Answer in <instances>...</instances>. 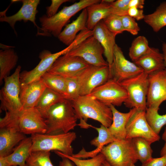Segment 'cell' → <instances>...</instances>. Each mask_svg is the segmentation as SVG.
Wrapping results in <instances>:
<instances>
[{"instance_id": "6da1fadb", "label": "cell", "mask_w": 166, "mask_h": 166, "mask_svg": "<svg viewBox=\"0 0 166 166\" xmlns=\"http://www.w3.org/2000/svg\"><path fill=\"white\" fill-rule=\"evenodd\" d=\"M80 122L78 125L81 128H89L87 121L89 118L100 123L109 128L113 121L112 111L109 106L95 98L88 96H80L71 101Z\"/></svg>"}, {"instance_id": "7a4b0ae2", "label": "cell", "mask_w": 166, "mask_h": 166, "mask_svg": "<svg viewBox=\"0 0 166 166\" xmlns=\"http://www.w3.org/2000/svg\"><path fill=\"white\" fill-rule=\"evenodd\" d=\"M46 134L65 133L74 129L78 119L70 101L64 99L49 109L44 118Z\"/></svg>"}, {"instance_id": "3957f363", "label": "cell", "mask_w": 166, "mask_h": 166, "mask_svg": "<svg viewBox=\"0 0 166 166\" xmlns=\"http://www.w3.org/2000/svg\"><path fill=\"white\" fill-rule=\"evenodd\" d=\"M21 69L18 65L11 75L4 79V86L0 91L1 109L10 118L17 117L24 109L20 98Z\"/></svg>"}, {"instance_id": "277c9868", "label": "cell", "mask_w": 166, "mask_h": 166, "mask_svg": "<svg viewBox=\"0 0 166 166\" xmlns=\"http://www.w3.org/2000/svg\"><path fill=\"white\" fill-rule=\"evenodd\" d=\"M100 0H81L69 6H65L54 16L48 17L44 15L39 18L41 28L45 36L53 35L57 37L62 28L70 18L80 11Z\"/></svg>"}, {"instance_id": "5b68a950", "label": "cell", "mask_w": 166, "mask_h": 166, "mask_svg": "<svg viewBox=\"0 0 166 166\" xmlns=\"http://www.w3.org/2000/svg\"><path fill=\"white\" fill-rule=\"evenodd\" d=\"M31 137L32 141L31 152L54 151L67 155L73 154L71 144L77 137L74 132L54 135L35 134L31 135Z\"/></svg>"}, {"instance_id": "8992f818", "label": "cell", "mask_w": 166, "mask_h": 166, "mask_svg": "<svg viewBox=\"0 0 166 166\" xmlns=\"http://www.w3.org/2000/svg\"><path fill=\"white\" fill-rule=\"evenodd\" d=\"M100 153L111 166H131L138 160L132 139L117 140L104 147Z\"/></svg>"}, {"instance_id": "52a82bcc", "label": "cell", "mask_w": 166, "mask_h": 166, "mask_svg": "<svg viewBox=\"0 0 166 166\" xmlns=\"http://www.w3.org/2000/svg\"><path fill=\"white\" fill-rule=\"evenodd\" d=\"M120 83L127 93V98L124 103L125 106L146 111L148 88V75L143 72Z\"/></svg>"}, {"instance_id": "ba28073f", "label": "cell", "mask_w": 166, "mask_h": 166, "mask_svg": "<svg viewBox=\"0 0 166 166\" xmlns=\"http://www.w3.org/2000/svg\"><path fill=\"white\" fill-rule=\"evenodd\" d=\"M79 85L80 95L90 94L97 87L110 79L109 66H97L89 65L75 77Z\"/></svg>"}, {"instance_id": "9c48e42d", "label": "cell", "mask_w": 166, "mask_h": 166, "mask_svg": "<svg viewBox=\"0 0 166 166\" xmlns=\"http://www.w3.org/2000/svg\"><path fill=\"white\" fill-rule=\"evenodd\" d=\"M78 44L77 41L74 40L66 48L54 53H52L48 50H43L39 55L40 61L38 64L33 69L29 71L25 70L21 73V83L28 84L40 79L58 58L69 52Z\"/></svg>"}, {"instance_id": "30bf717a", "label": "cell", "mask_w": 166, "mask_h": 166, "mask_svg": "<svg viewBox=\"0 0 166 166\" xmlns=\"http://www.w3.org/2000/svg\"><path fill=\"white\" fill-rule=\"evenodd\" d=\"M104 52L101 44L92 36L66 54L80 57L91 65L99 67L109 66L102 56Z\"/></svg>"}, {"instance_id": "8fae6325", "label": "cell", "mask_w": 166, "mask_h": 166, "mask_svg": "<svg viewBox=\"0 0 166 166\" xmlns=\"http://www.w3.org/2000/svg\"><path fill=\"white\" fill-rule=\"evenodd\" d=\"M12 125L24 134H45L47 131L45 120L36 107L24 109Z\"/></svg>"}, {"instance_id": "7c38bea8", "label": "cell", "mask_w": 166, "mask_h": 166, "mask_svg": "<svg viewBox=\"0 0 166 166\" xmlns=\"http://www.w3.org/2000/svg\"><path fill=\"white\" fill-rule=\"evenodd\" d=\"M110 78L121 82L143 72V70L127 60L121 48L117 44L114 47L112 64L109 67Z\"/></svg>"}, {"instance_id": "4fadbf2b", "label": "cell", "mask_w": 166, "mask_h": 166, "mask_svg": "<svg viewBox=\"0 0 166 166\" xmlns=\"http://www.w3.org/2000/svg\"><path fill=\"white\" fill-rule=\"evenodd\" d=\"M126 138H143L151 144L159 140L160 137L152 129L147 120L146 111L136 109L126 126Z\"/></svg>"}, {"instance_id": "5bb4252c", "label": "cell", "mask_w": 166, "mask_h": 166, "mask_svg": "<svg viewBox=\"0 0 166 166\" xmlns=\"http://www.w3.org/2000/svg\"><path fill=\"white\" fill-rule=\"evenodd\" d=\"M88 95L107 105H112L114 106H121L127 98L125 89L119 83L111 78L95 89Z\"/></svg>"}, {"instance_id": "9a60e30c", "label": "cell", "mask_w": 166, "mask_h": 166, "mask_svg": "<svg viewBox=\"0 0 166 166\" xmlns=\"http://www.w3.org/2000/svg\"><path fill=\"white\" fill-rule=\"evenodd\" d=\"M148 80L147 108L158 110L160 104L166 101V70H160L148 75Z\"/></svg>"}, {"instance_id": "2e32d148", "label": "cell", "mask_w": 166, "mask_h": 166, "mask_svg": "<svg viewBox=\"0 0 166 166\" xmlns=\"http://www.w3.org/2000/svg\"><path fill=\"white\" fill-rule=\"evenodd\" d=\"M22 2V5L19 10L13 15L7 16L6 10L0 12V21L7 22L16 32L14 29V25L18 21H23L25 22L30 21L36 26L38 29L37 34L44 36L41 28H40L35 22L36 14L38 12L37 8L40 3L39 0H19Z\"/></svg>"}, {"instance_id": "e0dca14e", "label": "cell", "mask_w": 166, "mask_h": 166, "mask_svg": "<svg viewBox=\"0 0 166 166\" xmlns=\"http://www.w3.org/2000/svg\"><path fill=\"white\" fill-rule=\"evenodd\" d=\"M89 65L80 57L65 54L56 60L47 72L66 78L74 77Z\"/></svg>"}, {"instance_id": "ac0fdd59", "label": "cell", "mask_w": 166, "mask_h": 166, "mask_svg": "<svg viewBox=\"0 0 166 166\" xmlns=\"http://www.w3.org/2000/svg\"><path fill=\"white\" fill-rule=\"evenodd\" d=\"M46 88L42 78L28 84L21 83L20 98L24 109L36 107Z\"/></svg>"}, {"instance_id": "d6986e66", "label": "cell", "mask_w": 166, "mask_h": 166, "mask_svg": "<svg viewBox=\"0 0 166 166\" xmlns=\"http://www.w3.org/2000/svg\"><path fill=\"white\" fill-rule=\"evenodd\" d=\"M92 36L98 41L103 48L104 54L109 66L110 67L113 61L116 35L107 28L103 20L96 25L92 30Z\"/></svg>"}, {"instance_id": "ffe728a7", "label": "cell", "mask_w": 166, "mask_h": 166, "mask_svg": "<svg viewBox=\"0 0 166 166\" xmlns=\"http://www.w3.org/2000/svg\"><path fill=\"white\" fill-rule=\"evenodd\" d=\"M17 127L6 125L0 126V157L10 155L16 146L26 137Z\"/></svg>"}, {"instance_id": "44dd1931", "label": "cell", "mask_w": 166, "mask_h": 166, "mask_svg": "<svg viewBox=\"0 0 166 166\" xmlns=\"http://www.w3.org/2000/svg\"><path fill=\"white\" fill-rule=\"evenodd\" d=\"M133 62L148 75L165 69L163 54L156 48H151L150 52Z\"/></svg>"}, {"instance_id": "7402d4cb", "label": "cell", "mask_w": 166, "mask_h": 166, "mask_svg": "<svg viewBox=\"0 0 166 166\" xmlns=\"http://www.w3.org/2000/svg\"><path fill=\"white\" fill-rule=\"evenodd\" d=\"M113 114V121L109 127V130L111 134L117 140H121L126 138V126L127 123L136 109H131L126 113L121 112L118 111L112 105H109Z\"/></svg>"}, {"instance_id": "603a6c76", "label": "cell", "mask_w": 166, "mask_h": 166, "mask_svg": "<svg viewBox=\"0 0 166 166\" xmlns=\"http://www.w3.org/2000/svg\"><path fill=\"white\" fill-rule=\"evenodd\" d=\"M87 13L86 8L83 9L77 18L67 24L57 37L63 44L68 46L74 40L79 31L87 29Z\"/></svg>"}, {"instance_id": "cb8c5ba5", "label": "cell", "mask_w": 166, "mask_h": 166, "mask_svg": "<svg viewBox=\"0 0 166 166\" xmlns=\"http://www.w3.org/2000/svg\"><path fill=\"white\" fill-rule=\"evenodd\" d=\"M111 4L101 0V2L92 4L86 8L87 13V29L92 30L99 22L112 14Z\"/></svg>"}, {"instance_id": "d4e9b609", "label": "cell", "mask_w": 166, "mask_h": 166, "mask_svg": "<svg viewBox=\"0 0 166 166\" xmlns=\"http://www.w3.org/2000/svg\"><path fill=\"white\" fill-rule=\"evenodd\" d=\"M32 141L30 137H26L16 147L6 158L12 165L23 166L31 152Z\"/></svg>"}, {"instance_id": "484cf974", "label": "cell", "mask_w": 166, "mask_h": 166, "mask_svg": "<svg viewBox=\"0 0 166 166\" xmlns=\"http://www.w3.org/2000/svg\"><path fill=\"white\" fill-rule=\"evenodd\" d=\"M89 127L95 129L98 132V136L90 141L91 145L97 147L92 152H87L89 157H94L100 152L105 146L117 140L110 133L108 128L101 124L99 127H96L89 124Z\"/></svg>"}, {"instance_id": "4316f807", "label": "cell", "mask_w": 166, "mask_h": 166, "mask_svg": "<svg viewBox=\"0 0 166 166\" xmlns=\"http://www.w3.org/2000/svg\"><path fill=\"white\" fill-rule=\"evenodd\" d=\"M18 57L14 49L10 48L0 50V83L9 76L10 72L16 65Z\"/></svg>"}, {"instance_id": "83f0119b", "label": "cell", "mask_w": 166, "mask_h": 166, "mask_svg": "<svg viewBox=\"0 0 166 166\" xmlns=\"http://www.w3.org/2000/svg\"><path fill=\"white\" fill-rule=\"evenodd\" d=\"M65 99L63 95L47 88L36 107L44 119L52 106Z\"/></svg>"}, {"instance_id": "f1b7e54d", "label": "cell", "mask_w": 166, "mask_h": 166, "mask_svg": "<svg viewBox=\"0 0 166 166\" xmlns=\"http://www.w3.org/2000/svg\"><path fill=\"white\" fill-rule=\"evenodd\" d=\"M144 22L157 32L166 26V1L163 2L153 13L145 15Z\"/></svg>"}, {"instance_id": "f546056e", "label": "cell", "mask_w": 166, "mask_h": 166, "mask_svg": "<svg viewBox=\"0 0 166 166\" xmlns=\"http://www.w3.org/2000/svg\"><path fill=\"white\" fill-rule=\"evenodd\" d=\"M42 79L47 88L51 89L65 97L66 89V79L61 76L46 72Z\"/></svg>"}, {"instance_id": "4dcf8cb0", "label": "cell", "mask_w": 166, "mask_h": 166, "mask_svg": "<svg viewBox=\"0 0 166 166\" xmlns=\"http://www.w3.org/2000/svg\"><path fill=\"white\" fill-rule=\"evenodd\" d=\"M151 49L146 38L143 36H140L132 41L129 49V56L134 62L148 53Z\"/></svg>"}, {"instance_id": "1f68e13d", "label": "cell", "mask_w": 166, "mask_h": 166, "mask_svg": "<svg viewBox=\"0 0 166 166\" xmlns=\"http://www.w3.org/2000/svg\"><path fill=\"white\" fill-rule=\"evenodd\" d=\"M133 147L138 160L143 163L152 157V150L148 142L141 137L132 139Z\"/></svg>"}, {"instance_id": "d6a6232c", "label": "cell", "mask_w": 166, "mask_h": 166, "mask_svg": "<svg viewBox=\"0 0 166 166\" xmlns=\"http://www.w3.org/2000/svg\"><path fill=\"white\" fill-rule=\"evenodd\" d=\"M158 110L151 108H147L146 117L149 124L157 134L159 135L161 129L166 125V113L161 115Z\"/></svg>"}, {"instance_id": "836d02e7", "label": "cell", "mask_w": 166, "mask_h": 166, "mask_svg": "<svg viewBox=\"0 0 166 166\" xmlns=\"http://www.w3.org/2000/svg\"><path fill=\"white\" fill-rule=\"evenodd\" d=\"M50 152L37 151L31 152L26 164L29 166H54L50 158Z\"/></svg>"}, {"instance_id": "e575fe53", "label": "cell", "mask_w": 166, "mask_h": 166, "mask_svg": "<svg viewBox=\"0 0 166 166\" xmlns=\"http://www.w3.org/2000/svg\"><path fill=\"white\" fill-rule=\"evenodd\" d=\"M55 153L61 157H64L69 159L76 166H101L105 160L104 156L100 153L95 156L91 159H81L63 154L58 151H54Z\"/></svg>"}, {"instance_id": "d590c367", "label": "cell", "mask_w": 166, "mask_h": 166, "mask_svg": "<svg viewBox=\"0 0 166 166\" xmlns=\"http://www.w3.org/2000/svg\"><path fill=\"white\" fill-rule=\"evenodd\" d=\"M103 21L107 28L116 35L124 31L120 16L111 14Z\"/></svg>"}, {"instance_id": "8d00e7d4", "label": "cell", "mask_w": 166, "mask_h": 166, "mask_svg": "<svg viewBox=\"0 0 166 166\" xmlns=\"http://www.w3.org/2000/svg\"><path fill=\"white\" fill-rule=\"evenodd\" d=\"M66 79V89L65 98L71 101L80 96L79 86L75 77Z\"/></svg>"}, {"instance_id": "74e56055", "label": "cell", "mask_w": 166, "mask_h": 166, "mask_svg": "<svg viewBox=\"0 0 166 166\" xmlns=\"http://www.w3.org/2000/svg\"><path fill=\"white\" fill-rule=\"evenodd\" d=\"M121 18L124 31L134 35L138 34L140 28L135 19L128 15L121 16Z\"/></svg>"}, {"instance_id": "f35d334b", "label": "cell", "mask_w": 166, "mask_h": 166, "mask_svg": "<svg viewBox=\"0 0 166 166\" xmlns=\"http://www.w3.org/2000/svg\"><path fill=\"white\" fill-rule=\"evenodd\" d=\"M130 0H118L111 4V13L120 16L128 15Z\"/></svg>"}, {"instance_id": "ab89813d", "label": "cell", "mask_w": 166, "mask_h": 166, "mask_svg": "<svg viewBox=\"0 0 166 166\" xmlns=\"http://www.w3.org/2000/svg\"><path fill=\"white\" fill-rule=\"evenodd\" d=\"M69 0H52L51 5L47 6L46 16L51 17L55 15L59 7L63 3L70 1Z\"/></svg>"}, {"instance_id": "60d3db41", "label": "cell", "mask_w": 166, "mask_h": 166, "mask_svg": "<svg viewBox=\"0 0 166 166\" xmlns=\"http://www.w3.org/2000/svg\"><path fill=\"white\" fill-rule=\"evenodd\" d=\"M141 166H166V155L159 158L152 157L142 163Z\"/></svg>"}, {"instance_id": "b9f144b4", "label": "cell", "mask_w": 166, "mask_h": 166, "mask_svg": "<svg viewBox=\"0 0 166 166\" xmlns=\"http://www.w3.org/2000/svg\"><path fill=\"white\" fill-rule=\"evenodd\" d=\"M128 15L138 21L144 19L145 16L143 9H139L134 7H131L128 9Z\"/></svg>"}, {"instance_id": "7bdbcfd3", "label": "cell", "mask_w": 166, "mask_h": 166, "mask_svg": "<svg viewBox=\"0 0 166 166\" xmlns=\"http://www.w3.org/2000/svg\"><path fill=\"white\" fill-rule=\"evenodd\" d=\"M144 0H130L128 5L129 8L134 7L140 9L144 7Z\"/></svg>"}, {"instance_id": "ee69618b", "label": "cell", "mask_w": 166, "mask_h": 166, "mask_svg": "<svg viewBox=\"0 0 166 166\" xmlns=\"http://www.w3.org/2000/svg\"><path fill=\"white\" fill-rule=\"evenodd\" d=\"M61 158L62 160L60 162L58 166H74L72 162L69 159L64 157Z\"/></svg>"}, {"instance_id": "f6af8a7d", "label": "cell", "mask_w": 166, "mask_h": 166, "mask_svg": "<svg viewBox=\"0 0 166 166\" xmlns=\"http://www.w3.org/2000/svg\"><path fill=\"white\" fill-rule=\"evenodd\" d=\"M162 139L164 141L165 143L160 152V155L161 156L166 155V128L163 134Z\"/></svg>"}, {"instance_id": "bcb514c9", "label": "cell", "mask_w": 166, "mask_h": 166, "mask_svg": "<svg viewBox=\"0 0 166 166\" xmlns=\"http://www.w3.org/2000/svg\"><path fill=\"white\" fill-rule=\"evenodd\" d=\"M0 166H12L6 157H0Z\"/></svg>"}, {"instance_id": "7dc6e473", "label": "cell", "mask_w": 166, "mask_h": 166, "mask_svg": "<svg viewBox=\"0 0 166 166\" xmlns=\"http://www.w3.org/2000/svg\"><path fill=\"white\" fill-rule=\"evenodd\" d=\"M163 55L165 66V69L166 70V42L163 43L162 45Z\"/></svg>"}, {"instance_id": "c3c4849f", "label": "cell", "mask_w": 166, "mask_h": 166, "mask_svg": "<svg viewBox=\"0 0 166 166\" xmlns=\"http://www.w3.org/2000/svg\"><path fill=\"white\" fill-rule=\"evenodd\" d=\"M101 1L103 2L110 4H112L115 1L114 0H103Z\"/></svg>"}, {"instance_id": "681fc988", "label": "cell", "mask_w": 166, "mask_h": 166, "mask_svg": "<svg viewBox=\"0 0 166 166\" xmlns=\"http://www.w3.org/2000/svg\"><path fill=\"white\" fill-rule=\"evenodd\" d=\"M101 166H111L108 162L105 160Z\"/></svg>"}, {"instance_id": "f907efd6", "label": "cell", "mask_w": 166, "mask_h": 166, "mask_svg": "<svg viewBox=\"0 0 166 166\" xmlns=\"http://www.w3.org/2000/svg\"><path fill=\"white\" fill-rule=\"evenodd\" d=\"M23 166H29L27 164H26L24 165Z\"/></svg>"}, {"instance_id": "816d5d0a", "label": "cell", "mask_w": 166, "mask_h": 166, "mask_svg": "<svg viewBox=\"0 0 166 166\" xmlns=\"http://www.w3.org/2000/svg\"><path fill=\"white\" fill-rule=\"evenodd\" d=\"M131 166H136L135 164H132Z\"/></svg>"}, {"instance_id": "f5cc1de1", "label": "cell", "mask_w": 166, "mask_h": 166, "mask_svg": "<svg viewBox=\"0 0 166 166\" xmlns=\"http://www.w3.org/2000/svg\"><path fill=\"white\" fill-rule=\"evenodd\" d=\"M12 166H16V165H12Z\"/></svg>"}]
</instances>
